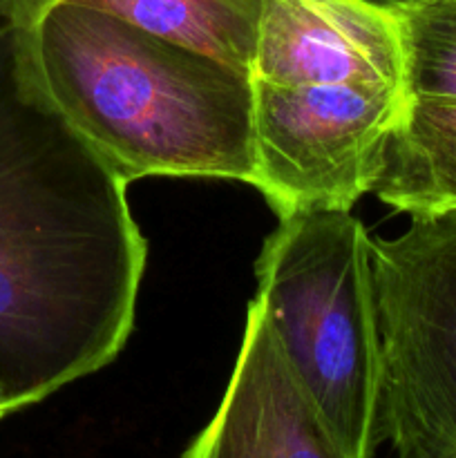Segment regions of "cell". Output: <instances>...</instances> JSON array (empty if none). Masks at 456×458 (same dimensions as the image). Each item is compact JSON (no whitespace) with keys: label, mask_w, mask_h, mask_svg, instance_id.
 <instances>
[{"label":"cell","mask_w":456,"mask_h":458,"mask_svg":"<svg viewBox=\"0 0 456 458\" xmlns=\"http://www.w3.org/2000/svg\"><path fill=\"white\" fill-rule=\"evenodd\" d=\"M128 183L52 106L0 30V387L13 411L114 360L146 240Z\"/></svg>","instance_id":"cell-1"},{"label":"cell","mask_w":456,"mask_h":458,"mask_svg":"<svg viewBox=\"0 0 456 458\" xmlns=\"http://www.w3.org/2000/svg\"><path fill=\"white\" fill-rule=\"evenodd\" d=\"M45 97L121 182L253 186V76L101 9L52 3L16 25Z\"/></svg>","instance_id":"cell-2"},{"label":"cell","mask_w":456,"mask_h":458,"mask_svg":"<svg viewBox=\"0 0 456 458\" xmlns=\"http://www.w3.org/2000/svg\"><path fill=\"white\" fill-rule=\"evenodd\" d=\"M255 273V300L344 454L374 458L383 352L365 224L342 208L284 215Z\"/></svg>","instance_id":"cell-3"},{"label":"cell","mask_w":456,"mask_h":458,"mask_svg":"<svg viewBox=\"0 0 456 458\" xmlns=\"http://www.w3.org/2000/svg\"><path fill=\"white\" fill-rule=\"evenodd\" d=\"M383 380L376 445L456 458V210L371 237Z\"/></svg>","instance_id":"cell-4"},{"label":"cell","mask_w":456,"mask_h":458,"mask_svg":"<svg viewBox=\"0 0 456 458\" xmlns=\"http://www.w3.org/2000/svg\"><path fill=\"white\" fill-rule=\"evenodd\" d=\"M410 94L378 85H273L253 81L255 182L280 217L342 208L367 195L384 139Z\"/></svg>","instance_id":"cell-5"},{"label":"cell","mask_w":456,"mask_h":458,"mask_svg":"<svg viewBox=\"0 0 456 458\" xmlns=\"http://www.w3.org/2000/svg\"><path fill=\"white\" fill-rule=\"evenodd\" d=\"M250 76L407 92L398 13L365 0H262Z\"/></svg>","instance_id":"cell-6"},{"label":"cell","mask_w":456,"mask_h":458,"mask_svg":"<svg viewBox=\"0 0 456 458\" xmlns=\"http://www.w3.org/2000/svg\"><path fill=\"white\" fill-rule=\"evenodd\" d=\"M182 458H349L258 300L222 403Z\"/></svg>","instance_id":"cell-7"},{"label":"cell","mask_w":456,"mask_h":458,"mask_svg":"<svg viewBox=\"0 0 456 458\" xmlns=\"http://www.w3.org/2000/svg\"><path fill=\"white\" fill-rule=\"evenodd\" d=\"M369 192L410 217L456 210V101L410 98Z\"/></svg>","instance_id":"cell-8"},{"label":"cell","mask_w":456,"mask_h":458,"mask_svg":"<svg viewBox=\"0 0 456 458\" xmlns=\"http://www.w3.org/2000/svg\"><path fill=\"white\" fill-rule=\"evenodd\" d=\"M63 0H18L16 22L22 25L43 7ZM88 4L137 25L150 34L222 58L250 72L258 40L262 0H65Z\"/></svg>","instance_id":"cell-9"},{"label":"cell","mask_w":456,"mask_h":458,"mask_svg":"<svg viewBox=\"0 0 456 458\" xmlns=\"http://www.w3.org/2000/svg\"><path fill=\"white\" fill-rule=\"evenodd\" d=\"M410 98L456 101V0L398 12Z\"/></svg>","instance_id":"cell-10"},{"label":"cell","mask_w":456,"mask_h":458,"mask_svg":"<svg viewBox=\"0 0 456 458\" xmlns=\"http://www.w3.org/2000/svg\"><path fill=\"white\" fill-rule=\"evenodd\" d=\"M365 3L376 4L380 9H387V12H405V9L416 7L420 3H427V0H365Z\"/></svg>","instance_id":"cell-11"},{"label":"cell","mask_w":456,"mask_h":458,"mask_svg":"<svg viewBox=\"0 0 456 458\" xmlns=\"http://www.w3.org/2000/svg\"><path fill=\"white\" fill-rule=\"evenodd\" d=\"M18 0H0V30L16 22Z\"/></svg>","instance_id":"cell-12"},{"label":"cell","mask_w":456,"mask_h":458,"mask_svg":"<svg viewBox=\"0 0 456 458\" xmlns=\"http://www.w3.org/2000/svg\"><path fill=\"white\" fill-rule=\"evenodd\" d=\"M9 414H13V407H12V403H9L4 389L0 387V419H4V416H9Z\"/></svg>","instance_id":"cell-13"}]
</instances>
